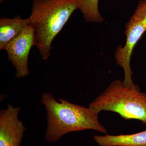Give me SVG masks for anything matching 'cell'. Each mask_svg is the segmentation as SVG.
<instances>
[{"label":"cell","instance_id":"6da1fadb","mask_svg":"<svg viewBox=\"0 0 146 146\" xmlns=\"http://www.w3.org/2000/svg\"><path fill=\"white\" fill-rule=\"evenodd\" d=\"M57 102L52 94H42L41 103L47 112L46 141L49 143L58 141L69 132L92 129L107 134V130L99 121L98 115L89 107L70 102L63 99Z\"/></svg>","mask_w":146,"mask_h":146},{"label":"cell","instance_id":"7a4b0ae2","mask_svg":"<svg viewBox=\"0 0 146 146\" xmlns=\"http://www.w3.org/2000/svg\"><path fill=\"white\" fill-rule=\"evenodd\" d=\"M79 0H33L30 25L35 33V46L43 60L48 58L53 40L76 10Z\"/></svg>","mask_w":146,"mask_h":146},{"label":"cell","instance_id":"3957f363","mask_svg":"<svg viewBox=\"0 0 146 146\" xmlns=\"http://www.w3.org/2000/svg\"><path fill=\"white\" fill-rule=\"evenodd\" d=\"M89 107L97 115L111 111L126 120H139L146 125V94L134 84L125 86L121 80L112 82Z\"/></svg>","mask_w":146,"mask_h":146},{"label":"cell","instance_id":"277c9868","mask_svg":"<svg viewBox=\"0 0 146 146\" xmlns=\"http://www.w3.org/2000/svg\"><path fill=\"white\" fill-rule=\"evenodd\" d=\"M126 36L124 46H119L115 50L116 63L123 69L125 86L133 84L130 67V59L134 47L146 31V0H139L133 15L125 25Z\"/></svg>","mask_w":146,"mask_h":146},{"label":"cell","instance_id":"5b68a950","mask_svg":"<svg viewBox=\"0 0 146 146\" xmlns=\"http://www.w3.org/2000/svg\"><path fill=\"white\" fill-rule=\"evenodd\" d=\"M35 46V33L33 28L29 25L6 45L9 60L16 69L15 76L23 78L29 74L28 67L29 54Z\"/></svg>","mask_w":146,"mask_h":146},{"label":"cell","instance_id":"8992f818","mask_svg":"<svg viewBox=\"0 0 146 146\" xmlns=\"http://www.w3.org/2000/svg\"><path fill=\"white\" fill-rule=\"evenodd\" d=\"M20 110L10 104L0 110V146H21L27 128L18 118Z\"/></svg>","mask_w":146,"mask_h":146},{"label":"cell","instance_id":"52a82bcc","mask_svg":"<svg viewBox=\"0 0 146 146\" xmlns=\"http://www.w3.org/2000/svg\"><path fill=\"white\" fill-rule=\"evenodd\" d=\"M93 138L100 146H146V130L131 134L95 135Z\"/></svg>","mask_w":146,"mask_h":146},{"label":"cell","instance_id":"ba28073f","mask_svg":"<svg viewBox=\"0 0 146 146\" xmlns=\"http://www.w3.org/2000/svg\"><path fill=\"white\" fill-rule=\"evenodd\" d=\"M30 25L29 18L23 19L18 15L13 18L0 19V50H4L6 45Z\"/></svg>","mask_w":146,"mask_h":146},{"label":"cell","instance_id":"9c48e42d","mask_svg":"<svg viewBox=\"0 0 146 146\" xmlns=\"http://www.w3.org/2000/svg\"><path fill=\"white\" fill-rule=\"evenodd\" d=\"M99 0H79V9L87 23H102L104 19L99 10Z\"/></svg>","mask_w":146,"mask_h":146}]
</instances>
